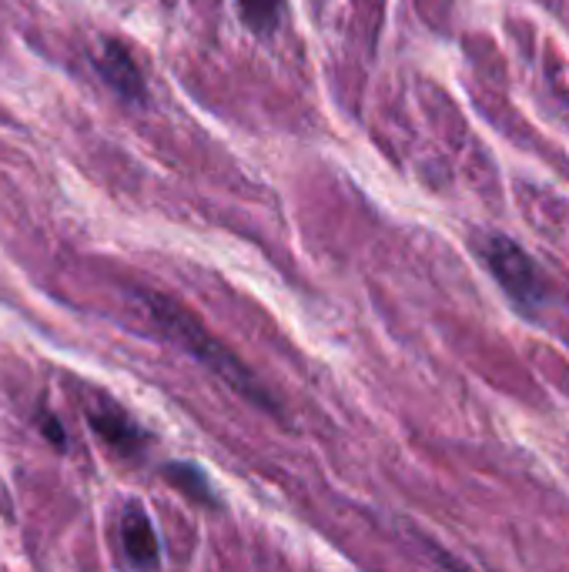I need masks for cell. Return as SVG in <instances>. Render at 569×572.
I'll return each mask as SVG.
<instances>
[{
  "label": "cell",
  "instance_id": "obj_1",
  "mask_svg": "<svg viewBox=\"0 0 569 572\" xmlns=\"http://www.w3.org/2000/svg\"><path fill=\"white\" fill-rule=\"evenodd\" d=\"M141 301L147 308V315L158 322V329L178 345L185 348L191 358H198L204 369L215 372L228 389H235L238 395H245L248 402L262 405V408H275L272 395H265V389L258 385V379L241 366V361L218 342L209 335V329H204L191 311H185L178 301L165 298V295H154V291H141Z\"/></svg>",
  "mask_w": 569,
  "mask_h": 572
},
{
  "label": "cell",
  "instance_id": "obj_2",
  "mask_svg": "<svg viewBox=\"0 0 569 572\" xmlns=\"http://www.w3.org/2000/svg\"><path fill=\"white\" fill-rule=\"evenodd\" d=\"M483 262L496 275V282L509 291V298L520 301V308L543 305V278L533 258L502 235H493L483 248Z\"/></svg>",
  "mask_w": 569,
  "mask_h": 572
},
{
  "label": "cell",
  "instance_id": "obj_3",
  "mask_svg": "<svg viewBox=\"0 0 569 572\" xmlns=\"http://www.w3.org/2000/svg\"><path fill=\"white\" fill-rule=\"evenodd\" d=\"M97 74L105 78V84L125 97V100H134L141 104L144 100V78H141V68L134 64L131 50L121 47L118 40H105V47H100V55L94 61Z\"/></svg>",
  "mask_w": 569,
  "mask_h": 572
},
{
  "label": "cell",
  "instance_id": "obj_4",
  "mask_svg": "<svg viewBox=\"0 0 569 572\" xmlns=\"http://www.w3.org/2000/svg\"><path fill=\"white\" fill-rule=\"evenodd\" d=\"M121 539L134 565H158V536H154V526L141 505H128L121 519Z\"/></svg>",
  "mask_w": 569,
  "mask_h": 572
},
{
  "label": "cell",
  "instance_id": "obj_5",
  "mask_svg": "<svg viewBox=\"0 0 569 572\" xmlns=\"http://www.w3.org/2000/svg\"><path fill=\"white\" fill-rule=\"evenodd\" d=\"M87 422L100 439H105L121 455H138L147 445L144 432L128 419L125 412H87Z\"/></svg>",
  "mask_w": 569,
  "mask_h": 572
},
{
  "label": "cell",
  "instance_id": "obj_6",
  "mask_svg": "<svg viewBox=\"0 0 569 572\" xmlns=\"http://www.w3.org/2000/svg\"><path fill=\"white\" fill-rule=\"evenodd\" d=\"M165 476L168 482H175L185 496H191L194 502H204V505H215V496H212V482L204 476L198 465L191 462H171L165 465Z\"/></svg>",
  "mask_w": 569,
  "mask_h": 572
},
{
  "label": "cell",
  "instance_id": "obj_7",
  "mask_svg": "<svg viewBox=\"0 0 569 572\" xmlns=\"http://www.w3.org/2000/svg\"><path fill=\"white\" fill-rule=\"evenodd\" d=\"M241 4V17L251 31L258 34H269L278 24V11H282V0H238Z\"/></svg>",
  "mask_w": 569,
  "mask_h": 572
},
{
  "label": "cell",
  "instance_id": "obj_8",
  "mask_svg": "<svg viewBox=\"0 0 569 572\" xmlns=\"http://www.w3.org/2000/svg\"><path fill=\"white\" fill-rule=\"evenodd\" d=\"M37 429L44 432V439H47L50 445H55V449H61V452L68 449V436H64L61 422H58L50 412H40V415H37Z\"/></svg>",
  "mask_w": 569,
  "mask_h": 572
}]
</instances>
